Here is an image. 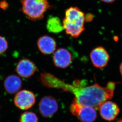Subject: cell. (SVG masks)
Segmentation results:
<instances>
[{
    "label": "cell",
    "mask_w": 122,
    "mask_h": 122,
    "mask_svg": "<svg viewBox=\"0 0 122 122\" xmlns=\"http://www.w3.org/2000/svg\"><path fill=\"white\" fill-rule=\"evenodd\" d=\"M40 80L43 85L60 89L72 94L74 100L82 106L98 109L102 104L113 97L116 83L109 82L106 87L97 84L86 87L76 86L68 84L49 73H41Z\"/></svg>",
    "instance_id": "6da1fadb"
},
{
    "label": "cell",
    "mask_w": 122,
    "mask_h": 122,
    "mask_svg": "<svg viewBox=\"0 0 122 122\" xmlns=\"http://www.w3.org/2000/svg\"><path fill=\"white\" fill-rule=\"evenodd\" d=\"M86 17L84 13L77 7H71L66 10L62 22L66 33L77 38L85 30Z\"/></svg>",
    "instance_id": "7a4b0ae2"
},
{
    "label": "cell",
    "mask_w": 122,
    "mask_h": 122,
    "mask_svg": "<svg viewBox=\"0 0 122 122\" xmlns=\"http://www.w3.org/2000/svg\"><path fill=\"white\" fill-rule=\"evenodd\" d=\"M22 11L29 20H41L50 8L48 0H22Z\"/></svg>",
    "instance_id": "3957f363"
},
{
    "label": "cell",
    "mask_w": 122,
    "mask_h": 122,
    "mask_svg": "<svg viewBox=\"0 0 122 122\" xmlns=\"http://www.w3.org/2000/svg\"><path fill=\"white\" fill-rule=\"evenodd\" d=\"M70 111L81 122H93L97 118V112L94 108L82 106L74 100L70 105Z\"/></svg>",
    "instance_id": "277c9868"
},
{
    "label": "cell",
    "mask_w": 122,
    "mask_h": 122,
    "mask_svg": "<svg viewBox=\"0 0 122 122\" xmlns=\"http://www.w3.org/2000/svg\"><path fill=\"white\" fill-rule=\"evenodd\" d=\"M36 102V97L32 92L27 90L19 91L14 98L15 105L22 110H27L33 106Z\"/></svg>",
    "instance_id": "5b68a950"
},
{
    "label": "cell",
    "mask_w": 122,
    "mask_h": 122,
    "mask_svg": "<svg viewBox=\"0 0 122 122\" xmlns=\"http://www.w3.org/2000/svg\"><path fill=\"white\" fill-rule=\"evenodd\" d=\"M38 107L40 113L43 117L50 118L57 111L59 105L54 97L46 96L41 98Z\"/></svg>",
    "instance_id": "8992f818"
},
{
    "label": "cell",
    "mask_w": 122,
    "mask_h": 122,
    "mask_svg": "<svg viewBox=\"0 0 122 122\" xmlns=\"http://www.w3.org/2000/svg\"><path fill=\"white\" fill-rule=\"evenodd\" d=\"M90 58L92 64L97 68H104L109 61L108 53L104 47L99 46L94 49L90 54Z\"/></svg>",
    "instance_id": "52a82bcc"
},
{
    "label": "cell",
    "mask_w": 122,
    "mask_h": 122,
    "mask_svg": "<svg viewBox=\"0 0 122 122\" xmlns=\"http://www.w3.org/2000/svg\"><path fill=\"white\" fill-rule=\"evenodd\" d=\"M37 67L32 61L23 58L18 62L15 67V72L21 77L29 78L37 71Z\"/></svg>",
    "instance_id": "ba28073f"
},
{
    "label": "cell",
    "mask_w": 122,
    "mask_h": 122,
    "mask_svg": "<svg viewBox=\"0 0 122 122\" xmlns=\"http://www.w3.org/2000/svg\"><path fill=\"white\" fill-rule=\"evenodd\" d=\"M98 110L102 117L107 121L114 120L119 113L117 105L111 101H105L99 106Z\"/></svg>",
    "instance_id": "9c48e42d"
},
{
    "label": "cell",
    "mask_w": 122,
    "mask_h": 122,
    "mask_svg": "<svg viewBox=\"0 0 122 122\" xmlns=\"http://www.w3.org/2000/svg\"><path fill=\"white\" fill-rule=\"evenodd\" d=\"M53 59L55 66L59 68H67L72 62L71 54L67 50L64 48L57 50L54 54Z\"/></svg>",
    "instance_id": "30bf717a"
},
{
    "label": "cell",
    "mask_w": 122,
    "mask_h": 122,
    "mask_svg": "<svg viewBox=\"0 0 122 122\" xmlns=\"http://www.w3.org/2000/svg\"><path fill=\"white\" fill-rule=\"evenodd\" d=\"M37 45L40 51L44 55L52 54L54 52L56 47L55 40L48 35L40 37L37 40Z\"/></svg>",
    "instance_id": "8fae6325"
},
{
    "label": "cell",
    "mask_w": 122,
    "mask_h": 122,
    "mask_svg": "<svg viewBox=\"0 0 122 122\" xmlns=\"http://www.w3.org/2000/svg\"><path fill=\"white\" fill-rule=\"evenodd\" d=\"M22 86L21 80L16 75H10L4 82L5 90L8 93L11 94L17 93L21 89Z\"/></svg>",
    "instance_id": "7c38bea8"
},
{
    "label": "cell",
    "mask_w": 122,
    "mask_h": 122,
    "mask_svg": "<svg viewBox=\"0 0 122 122\" xmlns=\"http://www.w3.org/2000/svg\"><path fill=\"white\" fill-rule=\"evenodd\" d=\"M47 29L50 32L59 33L64 29L60 20L58 17H52L49 19L47 23Z\"/></svg>",
    "instance_id": "4fadbf2b"
},
{
    "label": "cell",
    "mask_w": 122,
    "mask_h": 122,
    "mask_svg": "<svg viewBox=\"0 0 122 122\" xmlns=\"http://www.w3.org/2000/svg\"><path fill=\"white\" fill-rule=\"evenodd\" d=\"M38 118L35 113L26 111L21 115L20 122H38Z\"/></svg>",
    "instance_id": "5bb4252c"
},
{
    "label": "cell",
    "mask_w": 122,
    "mask_h": 122,
    "mask_svg": "<svg viewBox=\"0 0 122 122\" xmlns=\"http://www.w3.org/2000/svg\"><path fill=\"white\" fill-rule=\"evenodd\" d=\"M8 46L6 39L4 37L0 36V55L3 54L7 50Z\"/></svg>",
    "instance_id": "9a60e30c"
},
{
    "label": "cell",
    "mask_w": 122,
    "mask_h": 122,
    "mask_svg": "<svg viewBox=\"0 0 122 122\" xmlns=\"http://www.w3.org/2000/svg\"><path fill=\"white\" fill-rule=\"evenodd\" d=\"M104 2H107V3H111L115 1V0H102Z\"/></svg>",
    "instance_id": "2e32d148"
},
{
    "label": "cell",
    "mask_w": 122,
    "mask_h": 122,
    "mask_svg": "<svg viewBox=\"0 0 122 122\" xmlns=\"http://www.w3.org/2000/svg\"><path fill=\"white\" fill-rule=\"evenodd\" d=\"M120 71L122 76V62L121 63V64L120 66Z\"/></svg>",
    "instance_id": "e0dca14e"
},
{
    "label": "cell",
    "mask_w": 122,
    "mask_h": 122,
    "mask_svg": "<svg viewBox=\"0 0 122 122\" xmlns=\"http://www.w3.org/2000/svg\"><path fill=\"white\" fill-rule=\"evenodd\" d=\"M117 122H122V119H121L120 120H119Z\"/></svg>",
    "instance_id": "ac0fdd59"
}]
</instances>
